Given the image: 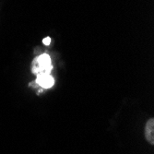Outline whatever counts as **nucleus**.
<instances>
[{
	"label": "nucleus",
	"instance_id": "obj_1",
	"mask_svg": "<svg viewBox=\"0 0 154 154\" xmlns=\"http://www.w3.org/2000/svg\"><path fill=\"white\" fill-rule=\"evenodd\" d=\"M53 69V66L51 63V58L48 54H43L35 57L32 62V73L39 74H48L50 75Z\"/></svg>",
	"mask_w": 154,
	"mask_h": 154
},
{
	"label": "nucleus",
	"instance_id": "obj_2",
	"mask_svg": "<svg viewBox=\"0 0 154 154\" xmlns=\"http://www.w3.org/2000/svg\"><path fill=\"white\" fill-rule=\"evenodd\" d=\"M36 83L45 89H49V88L53 87L54 80L48 74H39V75H37Z\"/></svg>",
	"mask_w": 154,
	"mask_h": 154
},
{
	"label": "nucleus",
	"instance_id": "obj_3",
	"mask_svg": "<svg viewBox=\"0 0 154 154\" xmlns=\"http://www.w3.org/2000/svg\"><path fill=\"white\" fill-rule=\"evenodd\" d=\"M145 137L147 141L151 145L154 144V119L150 118L148 120L145 127Z\"/></svg>",
	"mask_w": 154,
	"mask_h": 154
},
{
	"label": "nucleus",
	"instance_id": "obj_4",
	"mask_svg": "<svg viewBox=\"0 0 154 154\" xmlns=\"http://www.w3.org/2000/svg\"><path fill=\"white\" fill-rule=\"evenodd\" d=\"M43 43H44V45H49L50 43H51V38H50V37L45 38V39L43 40Z\"/></svg>",
	"mask_w": 154,
	"mask_h": 154
}]
</instances>
